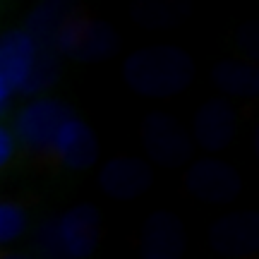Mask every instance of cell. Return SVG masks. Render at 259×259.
<instances>
[{
  "label": "cell",
  "instance_id": "obj_20",
  "mask_svg": "<svg viewBox=\"0 0 259 259\" xmlns=\"http://www.w3.org/2000/svg\"><path fill=\"white\" fill-rule=\"evenodd\" d=\"M17 149V135L15 130L0 127V166H8Z\"/></svg>",
  "mask_w": 259,
  "mask_h": 259
},
{
  "label": "cell",
  "instance_id": "obj_18",
  "mask_svg": "<svg viewBox=\"0 0 259 259\" xmlns=\"http://www.w3.org/2000/svg\"><path fill=\"white\" fill-rule=\"evenodd\" d=\"M27 228V211L17 202H3L0 204V242L17 240Z\"/></svg>",
  "mask_w": 259,
  "mask_h": 259
},
{
  "label": "cell",
  "instance_id": "obj_12",
  "mask_svg": "<svg viewBox=\"0 0 259 259\" xmlns=\"http://www.w3.org/2000/svg\"><path fill=\"white\" fill-rule=\"evenodd\" d=\"M51 156L58 158L63 166L72 168V170H84V168L96 163V158H99V142H96L92 127L87 122H82L79 118H72L60 130Z\"/></svg>",
  "mask_w": 259,
  "mask_h": 259
},
{
  "label": "cell",
  "instance_id": "obj_21",
  "mask_svg": "<svg viewBox=\"0 0 259 259\" xmlns=\"http://www.w3.org/2000/svg\"><path fill=\"white\" fill-rule=\"evenodd\" d=\"M252 147H254V156L259 161V125L254 127V137H252Z\"/></svg>",
  "mask_w": 259,
  "mask_h": 259
},
{
  "label": "cell",
  "instance_id": "obj_1",
  "mask_svg": "<svg viewBox=\"0 0 259 259\" xmlns=\"http://www.w3.org/2000/svg\"><path fill=\"white\" fill-rule=\"evenodd\" d=\"M192 56L178 46H147L130 53L122 67L127 87L147 99H166L185 92L194 79Z\"/></svg>",
  "mask_w": 259,
  "mask_h": 259
},
{
  "label": "cell",
  "instance_id": "obj_2",
  "mask_svg": "<svg viewBox=\"0 0 259 259\" xmlns=\"http://www.w3.org/2000/svg\"><path fill=\"white\" fill-rule=\"evenodd\" d=\"M77 118L70 106L56 99H41L24 106L15 118V135L17 139L31 151H41V154H53V144H56L60 130L67 122Z\"/></svg>",
  "mask_w": 259,
  "mask_h": 259
},
{
  "label": "cell",
  "instance_id": "obj_10",
  "mask_svg": "<svg viewBox=\"0 0 259 259\" xmlns=\"http://www.w3.org/2000/svg\"><path fill=\"white\" fill-rule=\"evenodd\" d=\"M151 168L139 158H111L99 173V187L118 202H132L151 187Z\"/></svg>",
  "mask_w": 259,
  "mask_h": 259
},
{
  "label": "cell",
  "instance_id": "obj_11",
  "mask_svg": "<svg viewBox=\"0 0 259 259\" xmlns=\"http://www.w3.org/2000/svg\"><path fill=\"white\" fill-rule=\"evenodd\" d=\"M99 209L94 204H77L60 216V235L70 259H89L99 245Z\"/></svg>",
  "mask_w": 259,
  "mask_h": 259
},
{
  "label": "cell",
  "instance_id": "obj_8",
  "mask_svg": "<svg viewBox=\"0 0 259 259\" xmlns=\"http://www.w3.org/2000/svg\"><path fill=\"white\" fill-rule=\"evenodd\" d=\"M187 247L185 226L170 211H154L142 226V259H180Z\"/></svg>",
  "mask_w": 259,
  "mask_h": 259
},
{
  "label": "cell",
  "instance_id": "obj_14",
  "mask_svg": "<svg viewBox=\"0 0 259 259\" xmlns=\"http://www.w3.org/2000/svg\"><path fill=\"white\" fill-rule=\"evenodd\" d=\"M211 79L228 96H242V99L259 96V65L223 60L211 67Z\"/></svg>",
  "mask_w": 259,
  "mask_h": 259
},
{
  "label": "cell",
  "instance_id": "obj_4",
  "mask_svg": "<svg viewBox=\"0 0 259 259\" xmlns=\"http://www.w3.org/2000/svg\"><path fill=\"white\" fill-rule=\"evenodd\" d=\"M36 63V44L27 29H10L0 38V103L8 113L15 94H22Z\"/></svg>",
  "mask_w": 259,
  "mask_h": 259
},
{
  "label": "cell",
  "instance_id": "obj_19",
  "mask_svg": "<svg viewBox=\"0 0 259 259\" xmlns=\"http://www.w3.org/2000/svg\"><path fill=\"white\" fill-rule=\"evenodd\" d=\"M235 41L245 56H250L252 60L259 63V19L254 22H245L235 31Z\"/></svg>",
  "mask_w": 259,
  "mask_h": 259
},
{
  "label": "cell",
  "instance_id": "obj_5",
  "mask_svg": "<svg viewBox=\"0 0 259 259\" xmlns=\"http://www.w3.org/2000/svg\"><path fill=\"white\" fill-rule=\"evenodd\" d=\"M142 142L149 156L166 168H178L192 158V139L168 113H149L142 122Z\"/></svg>",
  "mask_w": 259,
  "mask_h": 259
},
{
  "label": "cell",
  "instance_id": "obj_7",
  "mask_svg": "<svg viewBox=\"0 0 259 259\" xmlns=\"http://www.w3.org/2000/svg\"><path fill=\"white\" fill-rule=\"evenodd\" d=\"M209 245L231 259L259 254V211H233L216 219L209 228Z\"/></svg>",
  "mask_w": 259,
  "mask_h": 259
},
{
  "label": "cell",
  "instance_id": "obj_17",
  "mask_svg": "<svg viewBox=\"0 0 259 259\" xmlns=\"http://www.w3.org/2000/svg\"><path fill=\"white\" fill-rule=\"evenodd\" d=\"M36 247L44 254V259H70L65 252L63 235H60V219H48L38 226Z\"/></svg>",
  "mask_w": 259,
  "mask_h": 259
},
{
  "label": "cell",
  "instance_id": "obj_15",
  "mask_svg": "<svg viewBox=\"0 0 259 259\" xmlns=\"http://www.w3.org/2000/svg\"><path fill=\"white\" fill-rule=\"evenodd\" d=\"M190 8L183 5V3H161V0H147V3H139L132 10V17L137 19L139 24L144 27H170V24H178L187 17Z\"/></svg>",
  "mask_w": 259,
  "mask_h": 259
},
{
  "label": "cell",
  "instance_id": "obj_6",
  "mask_svg": "<svg viewBox=\"0 0 259 259\" xmlns=\"http://www.w3.org/2000/svg\"><path fill=\"white\" fill-rule=\"evenodd\" d=\"M185 187L206 204H228L242 192V178L226 161L199 158L187 168Z\"/></svg>",
  "mask_w": 259,
  "mask_h": 259
},
{
  "label": "cell",
  "instance_id": "obj_22",
  "mask_svg": "<svg viewBox=\"0 0 259 259\" xmlns=\"http://www.w3.org/2000/svg\"><path fill=\"white\" fill-rule=\"evenodd\" d=\"M3 259H31L29 254H5Z\"/></svg>",
  "mask_w": 259,
  "mask_h": 259
},
{
  "label": "cell",
  "instance_id": "obj_9",
  "mask_svg": "<svg viewBox=\"0 0 259 259\" xmlns=\"http://www.w3.org/2000/svg\"><path fill=\"white\" fill-rule=\"evenodd\" d=\"M238 111L226 99H211L197 108L192 130L197 142L206 151H221L238 135Z\"/></svg>",
  "mask_w": 259,
  "mask_h": 259
},
{
  "label": "cell",
  "instance_id": "obj_13",
  "mask_svg": "<svg viewBox=\"0 0 259 259\" xmlns=\"http://www.w3.org/2000/svg\"><path fill=\"white\" fill-rule=\"evenodd\" d=\"M77 15L79 12H77L72 3H65V0L41 3V5L31 10V15L27 17V34L34 38L36 48H53V51H58L60 31Z\"/></svg>",
  "mask_w": 259,
  "mask_h": 259
},
{
  "label": "cell",
  "instance_id": "obj_16",
  "mask_svg": "<svg viewBox=\"0 0 259 259\" xmlns=\"http://www.w3.org/2000/svg\"><path fill=\"white\" fill-rule=\"evenodd\" d=\"M58 74H60V51L36 48V63H34V70L29 74V82L22 94H36L46 89L56 82Z\"/></svg>",
  "mask_w": 259,
  "mask_h": 259
},
{
  "label": "cell",
  "instance_id": "obj_3",
  "mask_svg": "<svg viewBox=\"0 0 259 259\" xmlns=\"http://www.w3.org/2000/svg\"><path fill=\"white\" fill-rule=\"evenodd\" d=\"M120 38L118 31L99 19H89L77 15L72 17L58 38L60 56H67L79 63H99L118 53Z\"/></svg>",
  "mask_w": 259,
  "mask_h": 259
}]
</instances>
